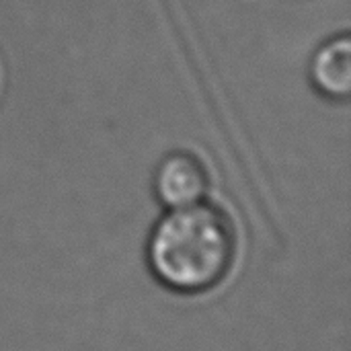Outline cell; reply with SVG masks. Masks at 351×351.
Wrapping results in <instances>:
<instances>
[{
  "mask_svg": "<svg viewBox=\"0 0 351 351\" xmlns=\"http://www.w3.org/2000/svg\"><path fill=\"white\" fill-rule=\"evenodd\" d=\"M239 239L228 214L208 199L165 210L152 224L144 259L152 280L177 296H204L230 276Z\"/></svg>",
  "mask_w": 351,
  "mask_h": 351,
  "instance_id": "6da1fadb",
  "label": "cell"
},
{
  "mask_svg": "<svg viewBox=\"0 0 351 351\" xmlns=\"http://www.w3.org/2000/svg\"><path fill=\"white\" fill-rule=\"evenodd\" d=\"M311 82L329 101L343 103L351 93V39L348 33L321 43L311 60Z\"/></svg>",
  "mask_w": 351,
  "mask_h": 351,
  "instance_id": "3957f363",
  "label": "cell"
},
{
  "mask_svg": "<svg viewBox=\"0 0 351 351\" xmlns=\"http://www.w3.org/2000/svg\"><path fill=\"white\" fill-rule=\"evenodd\" d=\"M210 175L189 150H171L154 167L152 193L165 210H181L208 199Z\"/></svg>",
  "mask_w": 351,
  "mask_h": 351,
  "instance_id": "7a4b0ae2",
  "label": "cell"
}]
</instances>
